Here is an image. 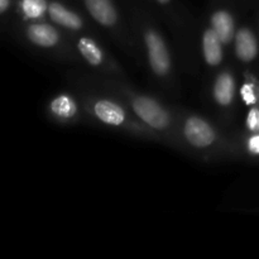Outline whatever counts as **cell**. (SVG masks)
Returning a JSON list of instances; mask_svg holds the SVG:
<instances>
[{
	"label": "cell",
	"mask_w": 259,
	"mask_h": 259,
	"mask_svg": "<svg viewBox=\"0 0 259 259\" xmlns=\"http://www.w3.org/2000/svg\"><path fill=\"white\" fill-rule=\"evenodd\" d=\"M134 111L151 126L163 129L168 125L169 118L166 111L148 98H138L133 104Z\"/></svg>",
	"instance_id": "6da1fadb"
},
{
	"label": "cell",
	"mask_w": 259,
	"mask_h": 259,
	"mask_svg": "<svg viewBox=\"0 0 259 259\" xmlns=\"http://www.w3.org/2000/svg\"><path fill=\"white\" fill-rule=\"evenodd\" d=\"M147 46H148L149 61H151L152 68L158 75H164L169 68V58L166 47L161 38L153 32L147 34Z\"/></svg>",
	"instance_id": "7a4b0ae2"
},
{
	"label": "cell",
	"mask_w": 259,
	"mask_h": 259,
	"mask_svg": "<svg viewBox=\"0 0 259 259\" xmlns=\"http://www.w3.org/2000/svg\"><path fill=\"white\" fill-rule=\"evenodd\" d=\"M185 136L196 147H206L215 139V134L207 123L199 118H190L185 125Z\"/></svg>",
	"instance_id": "3957f363"
},
{
	"label": "cell",
	"mask_w": 259,
	"mask_h": 259,
	"mask_svg": "<svg viewBox=\"0 0 259 259\" xmlns=\"http://www.w3.org/2000/svg\"><path fill=\"white\" fill-rule=\"evenodd\" d=\"M86 7L94 18L104 25H111L116 20V13L110 0H85Z\"/></svg>",
	"instance_id": "277c9868"
},
{
	"label": "cell",
	"mask_w": 259,
	"mask_h": 259,
	"mask_svg": "<svg viewBox=\"0 0 259 259\" xmlns=\"http://www.w3.org/2000/svg\"><path fill=\"white\" fill-rule=\"evenodd\" d=\"M95 113L99 119L111 125H119L124 121L123 109L111 101H99L95 105Z\"/></svg>",
	"instance_id": "5b68a950"
},
{
	"label": "cell",
	"mask_w": 259,
	"mask_h": 259,
	"mask_svg": "<svg viewBox=\"0 0 259 259\" xmlns=\"http://www.w3.org/2000/svg\"><path fill=\"white\" fill-rule=\"evenodd\" d=\"M237 55L240 60L250 61L257 55V42L248 29H242L237 34Z\"/></svg>",
	"instance_id": "8992f818"
},
{
	"label": "cell",
	"mask_w": 259,
	"mask_h": 259,
	"mask_svg": "<svg viewBox=\"0 0 259 259\" xmlns=\"http://www.w3.org/2000/svg\"><path fill=\"white\" fill-rule=\"evenodd\" d=\"M205 58L210 65H218L222 61V40L214 29L207 30L204 35Z\"/></svg>",
	"instance_id": "52a82bcc"
},
{
	"label": "cell",
	"mask_w": 259,
	"mask_h": 259,
	"mask_svg": "<svg viewBox=\"0 0 259 259\" xmlns=\"http://www.w3.org/2000/svg\"><path fill=\"white\" fill-rule=\"evenodd\" d=\"M212 29L219 35L220 40L223 43H228L233 37L234 32V24H233V18L227 12L215 13L211 19Z\"/></svg>",
	"instance_id": "ba28073f"
},
{
	"label": "cell",
	"mask_w": 259,
	"mask_h": 259,
	"mask_svg": "<svg viewBox=\"0 0 259 259\" xmlns=\"http://www.w3.org/2000/svg\"><path fill=\"white\" fill-rule=\"evenodd\" d=\"M28 35L30 40L43 47H51L56 45L58 39L57 32L50 25H32L28 29Z\"/></svg>",
	"instance_id": "9c48e42d"
},
{
	"label": "cell",
	"mask_w": 259,
	"mask_h": 259,
	"mask_svg": "<svg viewBox=\"0 0 259 259\" xmlns=\"http://www.w3.org/2000/svg\"><path fill=\"white\" fill-rule=\"evenodd\" d=\"M50 14H51V18H52L55 22H57L58 24H62L68 28H75V29L80 28L81 25L80 18H78L75 13L68 12L67 9H65V8H63L61 4H58V3H53V4H51Z\"/></svg>",
	"instance_id": "30bf717a"
},
{
	"label": "cell",
	"mask_w": 259,
	"mask_h": 259,
	"mask_svg": "<svg viewBox=\"0 0 259 259\" xmlns=\"http://www.w3.org/2000/svg\"><path fill=\"white\" fill-rule=\"evenodd\" d=\"M233 91H234V83H233V78L229 75L224 73L218 78L217 83H215V99L218 103L222 105H228L233 99Z\"/></svg>",
	"instance_id": "8fae6325"
},
{
	"label": "cell",
	"mask_w": 259,
	"mask_h": 259,
	"mask_svg": "<svg viewBox=\"0 0 259 259\" xmlns=\"http://www.w3.org/2000/svg\"><path fill=\"white\" fill-rule=\"evenodd\" d=\"M78 50L91 65H99L103 60L101 51L90 38H81L78 42Z\"/></svg>",
	"instance_id": "7c38bea8"
},
{
	"label": "cell",
	"mask_w": 259,
	"mask_h": 259,
	"mask_svg": "<svg viewBox=\"0 0 259 259\" xmlns=\"http://www.w3.org/2000/svg\"><path fill=\"white\" fill-rule=\"evenodd\" d=\"M52 111L62 118H71L76 113V105L68 96H60L51 105Z\"/></svg>",
	"instance_id": "4fadbf2b"
},
{
	"label": "cell",
	"mask_w": 259,
	"mask_h": 259,
	"mask_svg": "<svg viewBox=\"0 0 259 259\" xmlns=\"http://www.w3.org/2000/svg\"><path fill=\"white\" fill-rule=\"evenodd\" d=\"M47 9L45 0H23V10L29 18H38Z\"/></svg>",
	"instance_id": "5bb4252c"
},
{
	"label": "cell",
	"mask_w": 259,
	"mask_h": 259,
	"mask_svg": "<svg viewBox=\"0 0 259 259\" xmlns=\"http://www.w3.org/2000/svg\"><path fill=\"white\" fill-rule=\"evenodd\" d=\"M242 95L243 99L247 104H254L255 103V95H254V88L250 83H245L242 88Z\"/></svg>",
	"instance_id": "9a60e30c"
},
{
	"label": "cell",
	"mask_w": 259,
	"mask_h": 259,
	"mask_svg": "<svg viewBox=\"0 0 259 259\" xmlns=\"http://www.w3.org/2000/svg\"><path fill=\"white\" fill-rule=\"evenodd\" d=\"M248 126L252 131H259V110L252 109L248 115Z\"/></svg>",
	"instance_id": "2e32d148"
},
{
	"label": "cell",
	"mask_w": 259,
	"mask_h": 259,
	"mask_svg": "<svg viewBox=\"0 0 259 259\" xmlns=\"http://www.w3.org/2000/svg\"><path fill=\"white\" fill-rule=\"evenodd\" d=\"M249 149L254 153H259V136L253 137L249 141Z\"/></svg>",
	"instance_id": "e0dca14e"
},
{
	"label": "cell",
	"mask_w": 259,
	"mask_h": 259,
	"mask_svg": "<svg viewBox=\"0 0 259 259\" xmlns=\"http://www.w3.org/2000/svg\"><path fill=\"white\" fill-rule=\"evenodd\" d=\"M8 4H9V0H0V10L4 12V10L7 9Z\"/></svg>",
	"instance_id": "ac0fdd59"
},
{
	"label": "cell",
	"mask_w": 259,
	"mask_h": 259,
	"mask_svg": "<svg viewBox=\"0 0 259 259\" xmlns=\"http://www.w3.org/2000/svg\"><path fill=\"white\" fill-rule=\"evenodd\" d=\"M159 3H167V2H169V0H158Z\"/></svg>",
	"instance_id": "d6986e66"
}]
</instances>
